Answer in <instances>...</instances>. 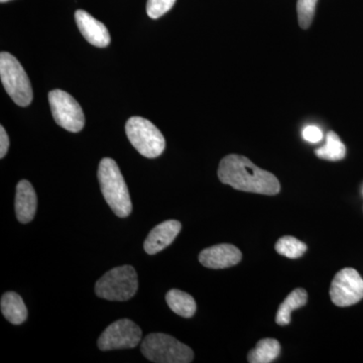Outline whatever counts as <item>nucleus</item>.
<instances>
[{
  "instance_id": "nucleus-1",
  "label": "nucleus",
  "mask_w": 363,
  "mask_h": 363,
  "mask_svg": "<svg viewBox=\"0 0 363 363\" xmlns=\"http://www.w3.org/2000/svg\"><path fill=\"white\" fill-rule=\"evenodd\" d=\"M218 178L221 183L243 192L274 196L281 191V184L274 174L259 169L240 155H228L221 160Z\"/></svg>"
},
{
  "instance_id": "nucleus-2",
  "label": "nucleus",
  "mask_w": 363,
  "mask_h": 363,
  "mask_svg": "<svg viewBox=\"0 0 363 363\" xmlns=\"http://www.w3.org/2000/svg\"><path fill=\"white\" fill-rule=\"evenodd\" d=\"M98 180L105 201L116 216L125 218L133 211L130 192L116 162L104 157L98 168Z\"/></svg>"
},
{
  "instance_id": "nucleus-3",
  "label": "nucleus",
  "mask_w": 363,
  "mask_h": 363,
  "mask_svg": "<svg viewBox=\"0 0 363 363\" xmlns=\"http://www.w3.org/2000/svg\"><path fill=\"white\" fill-rule=\"evenodd\" d=\"M143 357L157 363H190L194 352L189 346L164 333H152L142 342Z\"/></svg>"
},
{
  "instance_id": "nucleus-4",
  "label": "nucleus",
  "mask_w": 363,
  "mask_h": 363,
  "mask_svg": "<svg viewBox=\"0 0 363 363\" xmlns=\"http://www.w3.org/2000/svg\"><path fill=\"white\" fill-rule=\"evenodd\" d=\"M138 288V274L131 266L114 267L101 277L95 285L98 297L124 302L135 295Z\"/></svg>"
},
{
  "instance_id": "nucleus-5",
  "label": "nucleus",
  "mask_w": 363,
  "mask_h": 363,
  "mask_svg": "<svg viewBox=\"0 0 363 363\" xmlns=\"http://www.w3.org/2000/svg\"><path fill=\"white\" fill-rule=\"evenodd\" d=\"M0 78L7 94L14 104L28 106L33 100V88L30 79L20 62L9 52L0 54Z\"/></svg>"
},
{
  "instance_id": "nucleus-6",
  "label": "nucleus",
  "mask_w": 363,
  "mask_h": 363,
  "mask_svg": "<svg viewBox=\"0 0 363 363\" xmlns=\"http://www.w3.org/2000/svg\"><path fill=\"white\" fill-rule=\"evenodd\" d=\"M125 131L131 145L142 156L155 159L164 152L166 140L157 126L147 119L131 117L126 123Z\"/></svg>"
},
{
  "instance_id": "nucleus-7",
  "label": "nucleus",
  "mask_w": 363,
  "mask_h": 363,
  "mask_svg": "<svg viewBox=\"0 0 363 363\" xmlns=\"http://www.w3.org/2000/svg\"><path fill=\"white\" fill-rule=\"evenodd\" d=\"M49 102L52 116L58 125L70 133H79L85 125V116L80 104L63 90L49 93Z\"/></svg>"
},
{
  "instance_id": "nucleus-8",
  "label": "nucleus",
  "mask_w": 363,
  "mask_h": 363,
  "mask_svg": "<svg viewBox=\"0 0 363 363\" xmlns=\"http://www.w3.org/2000/svg\"><path fill=\"white\" fill-rule=\"evenodd\" d=\"M142 329L130 319H121L109 325L99 339L98 347L102 351L130 350L142 341Z\"/></svg>"
},
{
  "instance_id": "nucleus-9",
  "label": "nucleus",
  "mask_w": 363,
  "mask_h": 363,
  "mask_svg": "<svg viewBox=\"0 0 363 363\" xmlns=\"http://www.w3.org/2000/svg\"><path fill=\"white\" fill-rule=\"evenodd\" d=\"M332 303L337 307H350L363 298V279L357 269L346 267L334 277L330 286Z\"/></svg>"
},
{
  "instance_id": "nucleus-10",
  "label": "nucleus",
  "mask_w": 363,
  "mask_h": 363,
  "mask_svg": "<svg viewBox=\"0 0 363 363\" xmlns=\"http://www.w3.org/2000/svg\"><path fill=\"white\" fill-rule=\"evenodd\" d=\"M242 259V253L233 245H213L202 250L199 255V262L202 266L208 269H228L240 264Z\"/></svg>"
},
{
  "instance_id": "nucleus-11",
  "label": "nucleus",
  "mask_w": 363,
  "mask_h": 363,
  "mask_svg": "<svg viewBox=\"0 0 363 363\" xmlns=\"http://www.w3.org/2000/svg\"><path fill=\"white\" fill-rule=\"evenodd\" d=\"M76 23L83 37L91 45L105 48L111 44V35L101 21L93 18L87 11L79 9L75 13Z\"/></svg>"
},
{
  "instance_id": "nucleus-12",
  "label": "nucleus",
  "mask_w": 363,
  "mask_h": 363,
  "mask_svg": "<svg viewBox=\"0 0 363 363\" xmlns=\"http://www.w3.org/2000/svg\"><path fill=\"white\" fill-rule=\"evenodd\" d=\"M182 224L177 220H167L155 227L143 243L145 252L156 255L174 242L180 233Z\"/></svg>"
},
{
  "instance_id": "nucleus-13",
  "label": "nucleus",
  "mask_w": 363,
  "mask_h": 363,
  "mask_svg": "<svg viewBox=\"0 0 363 363\" xmlns=\"http://www.w3.org/2000/svg\"><path fill=\"white\" fill-rule=\"evenodd\" d=\"M16 213L21 223H30L37 212L38 198L32 184L21 180L16 186Z\"/></svg>"
},
{
  "instance_id": "nucleus-14",
  "label": "nucleus",
  "mask_w": 363,
  "mask_h": 363,
  "mask_svg": "<svg viewBox=\"0 0 363 363\" xmlns=\"http://www.w3.org/2000/svg\"><path fill=\"white\" fill-rule=\"evenodd\" d=\"M0 306H1L2 315L11 324L21 325L28 318V309L18 294L14 292L4 294Z\"/></svg>"
},
{
  "instance_id": "nucleus-15",
  "label": "nucleus",
  "mask_w": 363,
  "mask_h": 363,
  "mask_svg": "<svg viewBox=\"0 0 363 363\" xmlns=\"http://www.w3.org/2000/svg\"><path fill=\"white\" fill-rule=\"evenodd\" d=\"M308 293L302 288L294 290L286 300L279 306L276 316V323L279 326H286L291 323V313L294 310L300 309L307 304Z\"/></svg>"
},
{
  "instance_id": "nucleus-16",
  "label": "nucleus",
  "mask_w": 363,
  "mask_h": 363,
  "mask_svg": "<svg viewBox=\"0 0 363 363\" xmlns=\"http://www.w3.org/2000/svg\"><path fill=\"white\" fill-rule=\"evenodd\" d=\"M166 301L169 309L183 318L194 316L196 310H197L194 298L189 294L183 292V291L176 290V289H173V290L167 293Z\"/></svg>"
},
{
  "instance_id": "nucleus-17",
  "label": "nucleus",
  "mask_w": 363,
  "mask_h": 363,
  "mask_svg": "<svg viewBox=\"0 0 363 363\" xmlns=\"http://www.w3.org/2000/svg\"><path fill=\"white\" fill-rule=\"evenodd\" d=\"M281 354V344L274 338L259 340L255 348L250 351L247 355L248 362L269 363L277 359Z\"/></svg>"
},
{
  "instance_id": "nucleus-18",
  "label": "nucleus",
  "mask_w": 363,
  "mask_h": 363,
  "mask_svg": "<svg viewBox=\"0 0 363 363\" xmlns=\"http://www.w3.org/2000/svg\"><path fill=\"white\" fill-rule=\"evenodd\" d=\"M315 154L319 159L326 161H341L345 157L346 147L339 136L334 131H330L327 135L326 143L315 150Z\"/></svg>"
},
{
  "instance_id": "nucleus-19",
  "label": "nucleus",
  "mask_w": 363,
  "mask_h": 363,
  "mask_svg": "<svg viewBox=\"0 0 363 363\" xmlns=\"http://www.w3.org/2000/svg\"><path fill=\"white\" fill-rule=\"evenodd\" d=\"M276 250L283 257L295 259L304 255L307 245L293 236H283L276 243Z\"/></svg>"
},
{
  "instance_id": "nucleus-20",
  "label": "nucleus",
  "mask_w": 363,
  "mask_h": 363,
  "mask_svg": "<svg viewBox=\"0 0 363 363\" xmlns=\"http://www.w3.org/2000/svg\"><path fill=\"white\" fill-rule=\"evenodd\" d=\"M317 1L318 0H298V25L303 30L311 26L316 11Z\"/></svg>"
},
{
  "instance_id": "nucleus-21",
  "label": "nucleus",
  "mask_w": 363,
  "mask_h": 363,
  "mask_svg": "<svg viewBox=\"0 0 363 363\" xmlns=\"http://www.w3.org/2000/svg\"><path fill=\"white\" fill-rule=\"evenodd\" d=\"M176 0H147V13L152 20L161 18L174 6Z\"/></svg>"
},
{
  "instance_id": "nucleus-22",
  "label": "nucleus",
  "mask_w": 363,
  "mask_h": 363,
  "mask_svg": "<svg viewBox=\"0 0 363 363\" xmlns=\"http://www.w3.org/2000/svg\"><path fill=\"white\" fill-rule=\"evenodd\" d=\"M303 138H305L307 142L312 143H317L321 142L323 138L322 131L319 128L314 125H309L303 130Z\"/></svg>"
},
{
  "instance_id": "nucleus-23",
  "label": "nucleus",
  "mask_w": 363,
  "mask_h": 363,
  "mask_svg": "<svg viewBox=\"0 0 363 363\" xmlns=\"http://www.w3.org/2000/svg\"><path fill=\"white\" fill-rule=\"evenodd\" d=\"M9 147V138L4 126L0 128V157L4 159Z\"/></svg>"
},
{
  "instance_id": "nucleus-24",
  "label": "nucleus",
  "mask_w": 363,
  "mask_h": 363,
  "mask_svg": "<svg viewBox=\"0 0 363 363\" xmlns=\"http://www.w3.org/2000/svg\"><path fill=\"white\" fill-rule=\"evenodd\" d=\"M0 1H1V2H6V1H9V0H0Z\"/></svg>"
}]
</instances>
